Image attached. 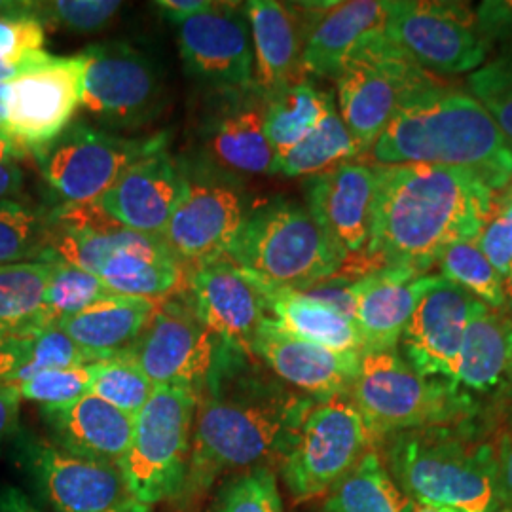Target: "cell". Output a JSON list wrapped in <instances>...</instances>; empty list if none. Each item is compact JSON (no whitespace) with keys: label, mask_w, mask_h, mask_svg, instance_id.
Returning a JSON list of instances; mask_svg holds the SVG:
<instances>
[{"label":"cell","mask_w":512,"mask_h":512,"mask_svg":"<svg viewBox=\"0 0 512 512\" xmlns=\"http://www.w3.org/2000/svg\"><path fill=\"white\" fill-rule=\"evenodd\" d=\"M46 27L35 14V2L0 16V84L33 73L52 55L44 50Z\"/></svg>","instance_id":"obj_36"},{"label":"cell","mask_w":512,"mask_h":512,"mask_svg":"<svg viewBox=\"0 0 512 512\" xmlns=\"http://www.w3.org/2000/svg\"><path fill=\"white\" fill-rule=\"evenodd\" d=\"M21 395L12 385H0V444L18 429Z\"/></svg>","instance_id":"obj_48"},{"label":"cell","mask_w":512,"mask_h":512,"mask_svg":"<svg viewBox=\"0 0 512 512\" xmlns=\"http://www.w3.org/2000/svg\"><path fill=\"white\" fill-rule=\"evenodd\" d=\"M512 374V310L476 300L452 384L467 395L492 393Z\"/></svg>","instance_id":"obj_28"},{"label":"cell","mask_w":512,"mask_h":512,"mask_svg":"<svg viewBox=\"0 0 512 512\" xmlns=\"http://www.w3.org/2000/svg\"><path fill=\"white\" fill-rule=\"evenodd\" d=\"M196 406V393L175 385H158L135 416L133 437L120 461L135 503L152 507L183 495Z\"/></svg>","instance_id":"obj_7"},{"label":"cell","mask_w":512,"mask_h":512,"mask_svg":"<svg viewBox=\"0 0 512 512\" xmlns=\"http://www.w3.org/2000/svg\"><path fill=\"white\" fill-rule=\"evenodd\" d=\"M476 298L442 275H421L404 327V361L425 378L454 380L463 334Z\"/></svg>","instance_id":"obj_17"},{"label":"cell","mask_w":512,"mask_h":512,"mask_svg":"<svg viewBox=\"0 0 512 512\" xmlns=\"http://www.w3.org/2000/svg\"><path fill=\"white\" fill-rule=\"evenodd\" d=\"M152 391L154 384L135 361L131 349L93 363L90 393L133 418L147 404Z\"/></svg>","instance_id":"obj_39"},{"label":"cell","mask_w":512,"mask_h":512,"mask_svg":"<svg viewBox=\"0 0 512 512\" xmlns=\"http://www.w3.org/2000/svg\"><path fill=\"white\" fill-rule=\"evenodd\" d=\"M29 463L57 512H112L133 503L116 463L76 456L44 442L31 448Z\"/></svg>","instance_id":"obj_22"},{"label":"cell","mask_w":512,"mask_h":512,"mask_svg":"<svg viewBox=\"0 0 512 512\" xmlns=\"http://www.w3.org/2000/svg\"><path fill=\"white\" fill-rule=\"evenodd\" d=\"M268 317L296 338L338 353H361V336L355 323L327 304L300 291L274 287L264 281Z\"/></svg>","instance_id":"obj_30"},{"label":"cell","mask_w":512,"mask_h":512,"mask_svg":"<svg viewBox=\"0 0 512 512\" xmlns=\"http://www.w3.org/2000/svg\"><path fill=\"white\" fill-rule=\"evenodd\" d=\"M154 6L169 23H175L181 27L184 21L205 12L211 6V2L209 0H160V2H154Z\"/></svg>","instance_id":"obj_49"},{"label":"cell","mask_w":512,"mask_h":512,"mask_svg":"<svg viewBox=\"0 0 512 512\" xmlns=\"http://www.w3.org/2000/svg\"><path fill=\"white\" fill-rule=\"evenodd\" d=\"M442 277L456 283L465 293L490 308H505L507 294L503 277L480 251L476 238L448 245L439 258Z\"/></svg>","instance_id":"obj_38"},{"label":"cell","mask_w":512,"mask_h":512,"mask_svg":"<svg viewBox=\"0 0 512 512\" xmlns=\"http://www.w3.org/2000/svg\"><path fill=\"white\" fill-rule=\"evenodd\" d=\"M440 82L404 54L384 29L363 42L336 76L340 118L366 154L404 105Z\"/></svg>","instance_id":"obj_8"},{"label":"cell","mask_w":512,"mask_h":512,"mask_svg":"<svg viewBox=\"0 0 512 512\" xmlns=\"http://www.w3.org/2000/svg\"><path fill=\"white\" fill-rule=\"evenodd\" d=\"M112 512H148V507H143V505H139V503H129L126 507H122V509H118V511Z\"/></svg>","instance_id":"obj_56"},{"label":"cell","mask_w":512,"mask_h":512,"mask_svg":"<svg viewBox=\"0 0 512 512\" xmlns=\"http://www.w3.org/2000/svg\"><path fill=\"white\" fill-rule=\"evenodd\" d=\"M209 512H285L274 471L258 467L232 476Z\"/></svg>","instance_id":"obj_42"},{"label":"cell","mask_w":512,"mask_h":512,"mask_svg":"<svg viewBox=\"0 0 512 512\" xmlns=\"http://www.w3.org/2000/svg\"><path fill=\"white\" fill-rule=\"evenodd\" d=\"M412 512H458L454 509H444V507H431V505H414V511Z\"/></svg>","instance_id":"obj_55"},{"label":"cell","mask_w":512,"mask_h":512,"mask_svg":"<svg viewBox=\"0 0 512 512\" xmlns=\"http://www.w3.org/2000/svg\"><path fill=\"white\" fill-rule=\"evenodd\" d=\"M84 59L50 57L33 73L8 82L4 137L38 156L73 124L82 99Z\"/></svg>","instance_id":"obj_15"},{"label":"cell","mask_w":512,"mask_h":512,"mask_svg":"<svg viewBox=\"0 0 512 512\" xmlns=\"http://www.w3.org/2000/svg\"><path fill=\"white\" fill-rule=\"evenodd\" d=\"M374 177L370 238L355 260L365 274L406 268L425 275L448 245L476 238L494 207V190L463 169L374 165Z\"/></svg>","instance_id":"obj_1"},{"label":"cell","mask_w":512,"mask_h":512,"mask_svg":"<svg viewBox=\"0 0 512 512\" xmlns=\"http://www.w3.org/2000/svg\"><path fill=\"white\" fill-rule=\"evenodd\" d=\"M224 357L228 366L220 365L217 357L198 397L186 497L207 492L222 475L281 461L315 401L255 376L238 378L232 370L230 346H224Z\"/></svg>","instance_id":"obj_2"},{"label":"cell","mask_w":512,"mask_h":512,"mask_svg":"<svg viewBox=\"0 0 512 512\" xmlns=\"http://www.w3.org/2000/svg\"><path fill=\"white\" fill-rule=\"evenodd\" d=\"M92 365L55 368L33 376L31 380L16 385L21 399L40 404V408H59L74 403L90 393Z\"/></svg>","instance_id":"obj_44"},{"label":"cell","mask_w":512,"mask_h":512,"mask_svg":"<svg viewBox=\"0 0 512 512\" xmlns=\"http://www.w3.org/2000/svg\"><path fill=\"white\" fill-rule=\"evenodd\" d=\"M80 109L107 128H141L162 105L154 63L128 42H99L82 52Z\"/></svg>","instance_id":"obj_13"},{"label":"cell","mask_w":512,"mask_h":512,"mask_svg":"<svg viewBox=\"0 0 512 512\" xmlns=\"http://www.w3.org/2000/svg\"><path fill=\"white\" fill-rule=\"evenodd\" d=\"M219 93V107L202 129L203 156L196 164L234 181L277 175V156L264 129L266 99L255 88Z\"/></svg>","instance_id":"obj_18"},{"label":"cell","mask_w":512,"mask_h":512,"mask_svg":"<svg viewBox=\"0 0 512 512\" xmlns=\"http://www.w3.org/2000/svg\"><path fill=\"white\" fill-rule=\"evenodd\" d=\"M186 188L160 239L188 270L226 255L247 215L239 181L186 164Z\"/></svg>","instance_id":"obj_12"},{"label":"cell","mask_w":512,"mask_h":512,"mask_svg":"<svg viewBox=\"0 0 512 512\" xmlns=\"http://www.w3.org/2000/svg\"><path fill=\"white\" fill-rule=\"evenodd\" d=\"M184 188V162L165 148L126 169L97 203L120 226L160 238Z\"/></svg>","instance_id":"obj_23"},{"label":"cell","mask_w":512,"mask_h":512,"mask_svg":"<svg viewBox=\"0 0 512 512\" xmlns=\"http://www.w3.org/2000/svg\"><path fill=\"white\" fill-rule=\"evenodd\" d=\"M499 512H512V509H503V511H499Z\"/></svg>","instance_id":"obj_60"},{"label":"cell","mask_w":512,"mask_h":512,"mask_svg":"<svg viewBox=\"0 0 512 512\" xmlns=\"http://www.w3.org/2000/svg\"><path fill=\"white\" fill-rule=\"evenodd\" d=\"M255 55V90L264 99L306 80L302 55L315 2H245Z\"/></svg>","instance_id":"obj_20"},{"label":"cell","mask_w":512,"mask_h":512,"mask_svg":"<svg viewBox=\"0 0 512 512\" xmlns=\"http://www.w3.org/2000/svg\"><path fill=\"white\" fill-rule=\"evenodd\" d=\"M349 397L374 442L399 431L458 425L473 412L471 395L450 380L421 376L399 349L363 353Z\"/></svg>","instance_id":"obj_6"},{"label":"cell","mask_w":512,"mask_h":512,"mask_svg":"<svg viewBox=\"0 0 512 512\" xmlns=\"http://www.w3.org/2000/svg\"><path fill=\"white\" fill-rule=\"evenodd\" d=\"M6 99H8V84H0V135L4 137V118H6Z\"/></svg>","instance_id":"obj_54"},{"label":"cell","mask_w":512,"mask_h":512,"mask_svg":"<svg viewBox=\"0 0 512 512\" xmlns=\"http://www.w3.org/2000/svg\"><path fill=\"white\" fill-rule=\"evenodd\" d=\"M114 0H50L35 2V14L42 25L71 33H95L109 25L122 10Z\"/></svg>","instance_id":"obj_43"},{"label":"cell","mask_w":512,"mask_h":512,"mask_svg":"<svg viewBox=\"0 0 512 512\" xmlns=\"http://www.w3.org/2000/svg\"><path fill=\"white\" fill-rule=\"evenodd\" d=\"M188 294L203 325L220 344L251 355V342L268 317L264 281L219 258L190 270Z\"/></svg>","instance_id":"obj_19"},{"label":"cell","mask_w":512,"mask_h":512,"mask_svg":"<svg viewBox=\"0 0 512 512\" xmlns=\"http://www.w3.org/2000/svg\"><path fill=\"white\" fill-rule=\"evenodd\" d=\"M327 495L325 512H412L416 505L389 475L374 446Z\"/></svg>","instance_id":"obj_32"},{"label":"cell","mask_w":512,"mask_h":512,"mask_svg":"<svg viewBox=\"0 0 512 512\" xmlns=\"http://www.w3.org/2000/svg\"><path fill=\"white\" fill-rule=\"evenodd\" d=\"M99 363L57 325L10 332L0 342V385L23 384L46 370Z\"/></svg>","instance_id":"obj_31"},{"label":"cell","mask_w":512,"mask_h":512,"mask_svg":"<svg viewBox=\"0 0 512 512\" xmlns=\"http://www.w3.org/2000/svg\"><path fill=\"white\" fill-rule=\"evenodd\" d=\"M57 446L84 458L120 465L133 437L135 418L93 393L59 408H42Z\"/></svg>","instance_id":"obj_27"},{"label":"cell","mask_w":512,"mask_h":512,"mask_svg":"<svg viewBox=\"0 0 512 512\" xmlns=\"http://www.w3.org/2000/svg\"><path fill=\"white\" fill-rule=\"evenodd\" d=\"M469 93L492 114L495 124L507 137L512 147V40L503 46L486 63L469 74Z\"/></svg>","instance_id":"obj_41"},{"label":"cell","mask_w":512,"mask_h":512,"mask_svg":"<svg viewBox=\"0 0 512 512\" xmlns=\"http://www.w3.org/2000/svg\"><path fill=\"white\" fill-rule=\"evenodd\" d=\"M374 446L365 420L349 395L313 401L281 459L294 501L329 494Z\"/></svg>","instance_id":"obj_9"},{"label":"cell","mask_w":512,"mask_h":512,"mask_svg":"<svg viewBox=\"0 0 512 512\" xmlns=\"http://www.w3.org/2000/svg\"><path fill=\"white\" fill-rule=\"evenodd\" d=\"M52 264L42 260L0 266V329L6 334L50 325L44 300Z\"/></svg>","instance_id":"obj_34"},{"label":"cell","mask_w":512,"mask_h":512,"mask_svg":"<svg viewBox=\"0 0 512 512\" xmlns=\"http://www.w3.org/2000/svg\"><path fill=\"white\" fill-rule=\"evenodd\" d=\"M29 2H19V0H0V16L4 14H12V12H18L23 10Z\"/></svg>","instance_id":"obj_53"},{"label":"cell","mask_w":512,"mask_h":512,"mask_svg":"<svg viewBox=\"0 0 512 512\" xmlns=\"http://www.w3.org/2000/svg\"><path fill=\"white\" fill-rule=\"evenodd\" d=\"M385 18L387 0L315 2L302 55L304 74L336 80L351 54L384 31Z\"/></svg>","instance_id":"obj_25"},{"label":"cell","mask_w":512,"mask_h":512,"mask_svg":"<svg viewBox=\"0 0 512 512\" xmlns=\"http://www.w3.org/2000/svg\"><path fill=\"white\" fill-rule=\"evenodd\" d=\"M29 154L19 148L16 143H12L8 137H2L0 135V164H6V162H19L23 158H27Z\"/></svg>","instance_id":"obj_52"},{"label":"cell","mask_w":512,"mask_h":512,"mask_svg":"<svg viewBox=\"0 0 512 512\" xmlns=\"http://www.w3.org/2000/svg\"><path fill=\"white\" fill-rule=\"evenodd\" d=\"M332 109V95L317 90L308 78L268 97L264 129L277 160L304 141Z\"/></svg>","instance_id":"obj_33"},{"label":"cell","mask_w":512,"mask_h":512,"mask_svg":"<svg viewBox=\"0 0 512 512\" xmlns=\"http://www.w3.org/2000/svg\"><path fill=\"white\" fill-rule=\"evenodd\" d=\"M23 186V171L18 162L0 164V200L18 198Z\"/></svg>","instance_id":"obj_50"},{"label":"cell","mask_w":512,"mask_h":512,"mask_svg":"<svg viewBox=\"0 0 512 512\" xmlns=\"http://www.w3.org/2000/svg\"><path fill=\"white\" fill-rule=\"evenodd\" d=\"M219 344L184 291L156 304L131 353L154 387L175 385L200 397L217 363Z\"/></svg>","instance_id":"obj_14"},{"label":"cell","mask_w":512,"mask_h":512,"mask_svg":"<svg viewBox=\"0 0 512 512\" xmlns=\"http://www.w3.org/2000/svg\"><path fill=\"white\" fill-rule=\"evenodd\" d=\"M44 262L52 264V275L44 300V317L50 325H57L59 321L114 296L99 275L76 268L63 260Z\"/></svg>","instance_id":"obj_40"},{"label":"cell","mask_w":512,"mask_h":512,"mask_svg":"<svg viewBox=\"0 0 512 512\" xmlns=\"http://www.w3.org/2000/svg\"><path fill=\"white\" fill-rule=\"evenodd\" d=\"M385 35L437 78L475 73L492 48L465 2L387 0Z\"/></svg>","instance_id":"obj_11"},{"label":"cell","mask_w":512,"mask_h":512,"mask_svg":"<svg viewBox=\"0 0 512 512\" xmlns=\"http://www.w3.org/2000/svg\"><path fill=\"white\" fill-rule=\"evenodd\" d=\"M503 283H505V294H507V302H509V298L512 300V264L509 275L503 279Z\"/></svg>","instance_id":"obj_57"},{"label":"cell","mask_w":512,"mask_h":512,"mask_svg":"<svg viewBox=\"0 0 512 512\" xmlns=\"http://www.w3.org/2000/svg\"><path fill=\"white\" fill-rule=\"evenodd\" d=\"M475 12L478 29L490 44L512 40V0H486Z\"/></svg>","instance_id":"obj_46"},{"label":"cell","mask_w":512,"mask_h":512,"mask_svg":"<svg viewBox=\"0 0 512 512\" xmlns=\"http://www.w3.org/2000/svg\"><path fill=\"white\" fill-rule=\"evenodd\" d=\"M384 442L385 467L414 503L458 512L509 509L494 446L463 425L399 431Z\"/></svg>","instance_id":"obj_4"},{"label":"cell","mask_w":512,"mask_h":512,"mask_svg":"<svg viewBox=\"0 0 512 512\" xmlns=\"http://www.w3.org/2000/svg\"><path fill=\"white\" fill-rule=\"evenodd\" d=\"M165 148V133L122 137L88 122H73L35 158L61 205H88L99 202L131 165Z\"/></svg>","instance_id":"obj_10"},{"label":"cell","mask_w":512,"mask_h":512,"mask_svg":"<svg viewBox=\"0 0 512 512\" xmlns=\"http://www.w3.org/2000/svg\"><path fill=\"white\" fill-rule=\"evenodd\" d=\"M505 198H507V200L512 203V184L507 186V194H505Z\"/></svg>","instance_id":"obj_58"},{"label":"cell","mask_w":512,"mask_h":512,"mask_svg":"<svg viewBox=\"0 0 512 512\" xmlns=\"http://www.w3.org/2000/svg\"><path fill=\"white\" fill-rule=\"evenodd\" d=\"M158 302L114 294L57 323L74 344L97 361L126 353L147 329Z\"/></svg>","instance_id":"obj_29"},{"label":"cell","mask_w":512,"mask_h":512,"mask_svg":"<svg viewBox=\"0 0 512 512\" xmlns=\"http://www.w3.org/2000/svg\"><path fill=\"white\" fill-rule=\"evenodd\" d=\"M420 277L406 268H378L353 281V321L363 353L399 348L418 300Z\"/></svg>","instance_id":"obj_26"},{"label":"cell","mask_w":512,"mask_h":512,"mask_svg":"<svg viewBox=\"0 0 512 512\" xmlns=\"http://www.w3.org/2000/svg\"><path fill=\"white\" fill-rule=\"evenodd\" d=\"M179 50L186 71L217 92L255 88V55L245 6L211 2L179 27Z\"/></svg>","instance_id":"obj_16"},{"label":"cell","mask_w":512,"mask_h":512,"mask_svg":"<svg viewBox=\"0 0 512 512\" xmlns=\"http://www.w3.org/2000/svg\"><path fill=\"white\" fill-rule=\"evenodd\" d=\"M363 152L353 141L336 107L310 135L277 160V175L285 177H313L336 165L346 164Z\"/></svg>","instance_id":"obj_35"},{"label":"cell","mask_w":512,"mask_h":512,"mask_svg":"<svg viewBox=\"0 0 512 512\" xmlns=\"http://www.w3.org/2000/svg\"><path fill=\"white\" fill-rule=\"evenodd\" d=\"M4 336H6V332H4V330L0 329V342H2V338H4Z\"/></svg>","instance_id":"obj_59"},{"label":"cell","mask_w":512,"mask_h":512,"mask_svg":"<svg viewBox=\"0 0 512 512\" xmlns=\"http://www.w3.org/2000/svg\"><path fill=\"white\" fill-rule=\"evenodd\" d=\"M251 355L270 366L277 378L311 399L349 395L357 380L361 353H338L304 342L266 317L251 342Z\"/></svg>","instance_id":"obj_21"},{"label":"cell","mask_w":512,"mask_h":512,"mask_svg":"<svg viewBox=\"0 0 512 512\" xmlns=\"http://www.w3.org/2000/svg\"><path fill=\"white\" fill-rule=\"evenodd\" d=\"M50 239V209L18 198L0 200V266L42 260Z\"/></svg>","instance_id":"obj_37"},{"label":"cell","mask_w":512,"mask_h":512,"mask_svg":"<svg viewBox=\"0 0 512 512\" xmlns=\"http://www.w3.org/2000/svg\"><path fill=\"white\" fill-rule=\"evenodd\" d=\"M494 450L499 486H501L507 507L512 509V423L503 431Z\"/></svg>","instance_id":"obj_47"},{"label":"cell","mask_w":512,"mask_h":512,"mask_svg":"<svg viewBox=\"0 0 512 512\" xmlns=\"http://www.w3.org/2000/svg\"><path fill=\"white\" fill-rule=\"evenodd\" d=\"M370 154L378 165L463 169L494 192L512 183V147L492 114L471 93L442 82L404 105Z\"/></svg>","instance_id":"obj_3"},{"label":"cell","mask_w":512,"mask_h":512,"mask_svg":"<svg viewBox=\"0 0 512 512\" xmlns=\"http://www.w3.org/2000/svg\"><path fill=\"white\" fill-rule=\"evenodd\" d=\"M0 512H35V509L19 492L8 490L0 497Z\"/></svg>","instance_id":"obj_51"},{"label":"cell","mask_w":512,"mask_h":512,"mask_svg":"<svg viewBox=\"0 0 512 512\" xmlns=\"http://www.w3.org/2000/svg\"><path fill=\"white\" fill-rule=\"evenodd\" d=\"M476 241L497 274L505 279L512 264V203L505 196L494 200V207Z\"/></svg>","instance_id":"obj_45"},{"label":"cell","mask_w":512,"mask_h":512,"mask_svg":"<svg viewBox=\"0 0 512 512\" xmlns=\"http://www.w3.org/2000/svg\"><path fill=\"white\" fill-rule=\"evenodd\" d=\"M222 258L274 287L293 291L329 279L348 262L308 207L283 198L249 209Z\"/></svg>","instance_id":"obj_5"},{"label":"cell","mask_w":512,"mask_h":512,"mask_svg":"<svg viewBox=\"0 0 512 512\" xmlns=\"http://www.w3.org/2000/svg\"><path fill=\"white\" fill-rule=\"evenodd\" d=\"M376 177L374 167L357 162L336 165L306 181L313 219L349 260H359L370 238Z\"/></svg>","instance_id":"obj_24"}]
</instances>
